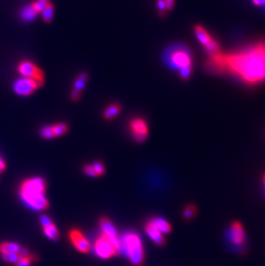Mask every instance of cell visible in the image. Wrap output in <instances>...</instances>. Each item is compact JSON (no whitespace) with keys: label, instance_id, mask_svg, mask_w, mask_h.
I'll use <instances>...</instances> for the list:
<instances>
[{"label":"cell","instance_id":"obj_1","mask_svg":"<svg viewBox=\"0 0 265 266\" xmlns=\"http://www.w3.org/2000/svg\"><path fill=\"white\" fill-rule=\"evenodd\" d=\"M207 68L216 73L228 72L247 85L265 81V41H260L233 53L209 56Z\"/></svg>","mask_w":265,"mask_h":266},{"label":"cell","instance_id":"obj_2","mask_svg":"<svg viewBox=\"0 0 265 266\" xmlns=\"http://www.w3.org/2000/svg\"><path fill=\"white\" fill-rule=\"evenodd\" d=\"M46 188L47 183L42 178L35 177L25 179L20 185L19 196L33 210H46L49 207V203L45 197Z\"/></svg>","mask_w":265,"mask_h":266},{"label":"cell","instance_id":"obj_3","mask_svg":"<svg viewBox=\"0 0 265 266\" xmlns=\"http://www.w3.org/2000/svg\"><path fill=\"white\" fill-rule=\"evenodd\" d=\"M169 66L178 70L183 80L191 78L193 71L192 54L189 48L183 45H174L169 47L165 55Z\"/></svg>","mask_w":265,"mask_h":266},{"label":"cell","instance_id":"obj_4","mask_svg":"<svg viewBox=\"0 0 265 266\" xmlns=\"http://www.w3.org/2000/svg\"><path fill=\"white\" fill-rule=\"evenodd\" d=\"M122 242L129 261L133 266H144L145 252L139 235L134 232L127 233L123 237Z\"/></svg>","mask_w":265,"mask_h":266},{"label":"cell","instance_id":"obj_5","mask_svg":"<svg viewBox=\"0 0 265 266\" xmlns=\"http://www.w3.org/2000/svg\"><path fill=\"white\" fill-rule=\"evenodd\" d=\"M226 238L232 247L236 248H242L247 243V233L243 224L239 221H234L229 225Z\"/></svg>","mask_w":265,"mask_h":266},{"label":"cell","instance_id":"obj_6","mask_svg":"<svg viewBox=\"0 0 265 266\" xmlns=\"http://www.w3.org/2000/svg\"><path fill=\"white\" fill-rule=\"evenodd\" d=\"M195 33L200 43L202 44L203 47L206 49L207 53L209 56H212L222 52L220 44L209 34V32L207 31L203 26H196Z\"/></svg>","mask_w":265,"mask_h":266},{"label":"cell","instance_id":"obj_7","mask_svg":"<svg viewBox=\"0 0 265 266\" xmlns=\"http://www.w3.org/2000/svg\"><path fill=\"white\" fill-rule=\"evenodd\" d=\"M94 248L97 255L103 260H109L110 258H112L113 256L119 254L121 249L114 242L103 235L96 241Z\"/></svg>","mask_w":265,"mask_h":266},{"label":"cell","instance_id":"obj_8","mask_svg":"<svg viewBox=\"0 0 265 266\" xmlns=\"http://www.w3.org/2000/svg\"><path fill=\"white\" fill-rule=\"evenodd\" d=\"M19 73L24 78H31L39 83L42 86L44 83V72L41 69L39 68L36 65L30 61H22L19 63L17 66Z\"/></svg>","mask_w":265,"mask_h":266},{"label":"cell","instance_id":"obj_9","mask_svg":"<svg viewBox=\"0 0 265 266\" xmlns=\"http://www.w3.org/2000/svg\"><path fill=\"white\" fill-rule=\"evenodd\" d=\"M41 87V85L37 82L31 78H19L14 83V91L19 96H29L34 91H36L38 88Z\"/></svg>","mask_w":265,"mask_h":266},{"label":"cell","instance_id":"obj_10","mask_svg":"<svg viewBox=\"0 0 265 266\" xmlns=\"http://www.w3.org/2000/svg\"><path fill=\"white\" fill-rule=\"evenodd\" d=\"M129 129L134 140L141 143L147 140L149 135V129L147 122L141 118H134L129 123Z\"/></svg>","mask_w":265,"mask_h":266},{"label":"cell","instance_id":"obj_11","mask_svg":"<svg viewBox=\"0 0 265 266\" xmlns=\"http://www.w3.org/2000/svg\"><path fill=\"white\" fill-rule=\"evenodd\" d=\"M100 229L102 230V235L106 236L110 241L114 242L115 244L121 248V241L119 240L118 233L116 231L115 226L113 224L112 222L108 218V217H101L99 220Z\"/></svg>","mask_w":265,"mask_h":266},{"label":"cell","instance_id":"obj_12","mask_svg":"<svg viewBox=\"0 0 265 266\" xmlns=\"http://www.w3.org/2000/svg\"><path fill=\"white\" fill-rule=\"evenodd\" d=\"M69 238L72 241V245L78 252L82 254H89L91 252V244L87 239L84 237L81 231L78 229H72L69 233Z\"/></svg>","mask_w":265,"mask_h":266},{"label":"cell","instance_id":"obj_13","mask_svg":"<svg viewBox=\"0 0 265 266\" xmlns=\"http://www.w3.org/2000/svg\"><path fill=\"white\" fill-rule=\"evenodd\" d=\"M0 253L1 254H17L21 253L22 256H28L29 253L27 249L21 247L20 245L14 242H2L0 243Z\"/></svg>","mask_w":265,"mask_h":266},{"label":"cell","instance_id":"obj_14","mask_svg":"<svg viewBox=\"0 0 265 266\" xmlns=\"http://www.w3.org/2000/svg\"><path fill=\"white\" fill-rule=\"evenodd\" d=\"M146 232L152 241L159 247H165L166 245V240L162 233L159 231L158 229H155L150 223H147L145 227Z\"/></svg>","mask_w":265,"mask_h":266},{"label":"cell","instance_id":"obj_15","mask_svg":"<svg viewBox=\"0 0 265 266\" xmlns=\"http://www.w3.org/2000/svg\"><path fill=\"white\" fill-rule=\"evenodd\" d=\"M149 223L162 234H170V233H172V225L166 220L160 218V217H153Z\"/></svg>","mask_w":265,"mask_h":266},{"label":"cell","instance_id":"obj_16","mask_svg":"<svg viewBox=\"0 0 265 266\" xmlns=\"http://www.w3.org/2000/svg\"><path fill=\"white\" fill-rule=\"evenodd\" d=\"M122 110V107L118 103H112L109 106L107 107L104 112H103V116L104 118L107 120H112L118 116L120 112Z\"/></svg>","mask_w":265,"mask_h":266},{"label":"cell","instance_id":"obj_17","mask_svg":"<svg viewBox=\"0 0 265 266\" xmlns=\"http://www.w3.org/2000/svg\"><path fill=\"white\" fill-rule=\"evenodd\" d=\"M38 13L37 10L34 9V7L33 6V4H29V5H27V6L24 7L23 9H22L21 11V17H22V20H24L26 22H30V21H33L36 16H37Z\"/></svg>","mask_w":265,"mask_h":266},{"label":"cell","instance_id":"obj_18","mask_svg":"<svg viewBox=\"0 0 265 266\" xmlns=\"http://www.w3.org/2000/svg\"><path fill=\"white\" fill-rule=\"evenodd\" d=\"M198 214V209L194 204H188L183 210V218L185 221L193 220Z\"/></svg>","mask_w":265,"mask_h":266},{"label":"cell","instance_id":"obj_19","mask_svg":"<svg viewBox=\"0 0 265 266\" xmlns=\"http://www.w3.org/2000/svg\"><path fill=\"white\" fill-rule=\"evenodd\" d=\"M43 232L45 235H47V237H48L52 241H58L59 240V231L57 229L56 226L54 225L53 223L48 227L43 228Z\"/></svg>","mask_w":265,"mask_h":266},{"label":"cell","instance_id":"obj_20","mask_svg":"<svg viewBox=\"0 0 265 266\" xmlns=\"http://www.w3.org/2000/svg\"><path fill=\"white\" fill-rule=\"evenodd\" d=\"M39 260L37 255L28 254V256L21 258L20 260L15 264V266H30L32 263L36 262Z\"/></svg>","mask_w":265,"mask_h":266},{"label":"cell","instance_id":"obj_21","mask_svg":"<svg viewBox=\"0 0 265 266\" xmlns=\"http://www.w3.org/2000/svg\"><path fill=\"white\" fill-rule=\"evenodd\" d=\"M53 12H54V9H53V5L52 3H49L47 6L44 8L43 10L41 11V16L43 19L44 22H50L53 18Z\"/></svg>","mask_w":265,"mask_h":266},{"label":"cell","instance_id":"obj_22","mask_svg":"<svg viewBox=\"0 0 265 266\" xmlns=\"http://www.w3.org/2000/svg\"><path fill=\"white\" fill-rule=\"evenodd\" d=\"M53 132L55 137H59L65 135L68 131V126L66 125V123L64 122H59L57 123L55 125L53 126Z\"/></svg>","mask_w":265,"mask_h":266},{"label":"cell","instance_id":"obj_23","mask_svg":"<svg viewBox=\"0 0 265 266\" xmlns=\"http://www.w3.org/2000/svg\"><path fill=\"white\" fill-rule=\"evenodd\" d=\"M23 257L21 253L17 254H2V259L8 263L16 264L21 258Z\"/></svg>","mask_w":265,"mask_h":266},{"label":"cell","instance_id":"obj_24","mask_svg":"<svg viewBox=\"0 0 265 266\" xmlns=\"http://www.w3.org/2000/svg\"><path fill=\"white\" fill-rule=\"evenodd\" d=\"M41 135L44 139H53L55 138L53 132V126H45L41 129Z\"/></svg>","mask_w":265,"mask_h":266},{"label":"cell","instance_id":"obj_25","mask_svg":"<svg viewBox=\"0 0 265 266\" xmlns=\"http://www.w3.org/2000/svg\"><path fill=\"white\" fill-rule=\"evenodd\" d=\"M49 3V0H35L34 2L32 3V4L34 7V9L37 10L38 13H41L43 10L44 8L47 6Z\"/></svg>","mask_w":265,"mask_h":266},{"label":"cell","instance_id":"obj_26","mask_svg":"<svg viewBox=\"0 0 265 266\" xmlns=\"http://www.w3.org/2000/svg\"><path fill=\"white\" fill-rule=\"evenodd\" d=\"M92 166H93L94 169L96 171V172L97 173L98 177H101V176L104 175L105 173V167L103 166V164L100 161H96L92 164Z\"/></svg>","mask_w":265,"mask_h":266},{"label":"cell","instance_id":"obj_27","mask_svg":"<svg viewBox=\"0 0 265 266\" xmlns=\"http://www.w3.org/2000/svg\"><path fill=\"white\" fill-rule=\"evenodd\" d=\"M84 172L86 175L89 176V177H91V178H97L98 177L92 165H85L84 166Z\"/></svg>","mask_w":265,"mask_h":266},{"label":"cell","instance_id":"obj_28","mask_svg":"<svg viewBox=\"0 0 265 266\" xmlns=\"http://www.w3.org/2000/svg\"><path fill=\"white\" fill-rule=\"evenodd\" d=\"M157 5H158V9H159V12L160 15H165L167 12L165 0H158Z\"/></svg>","mask_w":265,"mask_h":266},{"label":"cell","instance_id":"obj_29","mask_svg":"<svg viewBox=\"0 0 265 266\" xmlns=\"http://www.w3.org/2000/svg\"><path fill=\"white\" fill-rule=\"evenodd\" d=\"M40 223H41V226H42L43 228L48 227V226H50L53 223V222L51 221L49 217L46 216V215H42V216H41V217H40Z\"/></svg>","mask_w":265,"mask_h":266},{"label":"cell","instance_id":"obj_30","mask_svg":"<svg viewBox=\"0 0 265 266\" xmlns=\"http://www.w3.org/2000/svg\"><path fill=\"white\" fill-rule=\"evenodd\" d=\"M85 83H86V81H84L83 79L77 78L74 82V89H77L78 91H81L82 89H84Z\"/></svg>","mask_w":265,"mask_h":266},{"label":"cell","instance_id":"obj_31","mask_svg":"<svg viewBox=\"0 0 265 266\" xmlns=\"http://www.w3.org/2000/svg\"><path fill=\"white\" fill-rule=\"evenodd\" d=\"M81 96V91H78L77 89H73L71 93V97L73 101L78 100V98Z\"/></svg>","mask_w":265,"mask_h":266},{"label":"cell","instance_id":"obj_32","mask_svg":"<svg viewBox=\"0 0 265 266\" xmlns=\"http://www.w3.org/2000/svg\"><path fill=\"white\" fill-rule=\"evenodd\" d=\"M165 2H166V9H167V11L172 10V9H173V7H174L175 0H165Z\"/></svg>","mask_w":265,"mask_h":266},{"label":"cell","instance_id":"obj_33","mask_svg":"<svg viewBox=\"0 0 265 266\" xmlns=\"http://www.w3.org/2000/svg\"><path fill=\"white\" fill-rule=\"evenodd\" d=\"M6 169V164L4 162L3 158L0 156V173L4 172Z\"/></svg>","mask_w":265,"mask_h":266},{"label":"cell","instance_id":"obj_34","mask_svg":"<svg viewBox=\"0 0 265 266\" xmlns=\"http://www.w3.org/2000/svg\"><path fill=\"white\" fill-rule=\"evenodd\" d=\"M253 1L258 6H265V0H253Z\"/></svg>","mask_w":265,"mask_h":266},{"label":"cell","instance_id":"obj_35","mask_svg":"<svg viewBox=\"0 0 265 266\" xmlns=\"http://www.w3.org/2000/svg\"><path fill=\"white\" fill-rule=\"evenodd\" d=\"M263 184H264V189H265V173L263 175L262 178Z\"/></svg>","mask_w":265,"mask_h":266},{"label":"cell","instance_id":"obj_36","mask_svg":"<svg viewBox=\"0 0 265 266\" xmlns=\"http://www.w3.org/2000/svg\"></svg>","mask_w":265,"mask_h":266}]
</instances>
